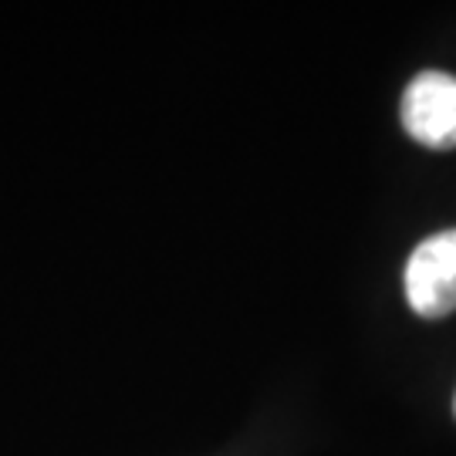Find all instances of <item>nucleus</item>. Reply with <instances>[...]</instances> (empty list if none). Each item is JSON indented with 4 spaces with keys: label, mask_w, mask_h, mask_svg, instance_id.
Masks as SVG:
<instances>
[{
    "label": "nucleus",
    "mask_w": 456,
    "mask_h": 456,
    "mask_svg": "<svg viewBox=\"0 0 456 456\" xmlns=\"http://www.w3.org/2000/svg\"><path fill=\"white\" fill-rule=\"evenodd\" d=\"M406 301L423 318H446L456 311V227L426 237L409 254Z\"/></svg>",
    "instance_id": "nucleus-1"
},
{
    "label": "nucleus",
    "mask_w": 456,
    "mask_h": 456,
    "mask_svg": "<svg viewBox=\"0 0 456 456\" xmlns=\"http://www.w3.org/2000/svg\"><path fill=\"white\" fill-rule=\"evenodd\" d=\"M403 129L426 149H456V75L423 71L406 85Z\"/></svg>",
    "instance_id": "nucleus-2"
}]
</instances>
